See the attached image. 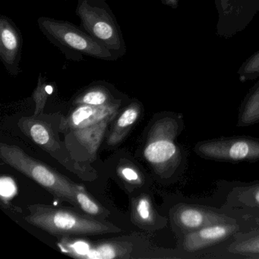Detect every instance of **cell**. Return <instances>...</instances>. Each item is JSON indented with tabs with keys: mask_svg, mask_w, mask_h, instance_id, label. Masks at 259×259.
Returning a JSON list of instances; mask_svg holds the SVG:
<instances>
[{
	"mask_svg": "<svg viewBox=\"0 0 259 259\" xmlns=\"http://www.w3.org/2000/svg\"><path fill=\"white\" fill-rule=\"evenodd\" d=\"M19 126L34 143L51 154L61 149L58 139L51 127L36 116L22 117L19 120Z\"/></svg>",
	"mask_w": 259,
	"mask_h": 259,
	"instance_id": "30bf717a",
	"label": "cell"
},
{
	"mask_svg": "<svg viewBox=\"0 0 259 259\" xmlns=\"http://www.w3.org/2000/svg\"><path fill=\"white\" fill-rule=\"evenodd\" d=\"M119 103L113 102L107 105L94 106L78 104L61 124L63 130L75 131L93 126L102 121L116 116Z\"/></svg>",
	"mask_w": 259,
	"mask_h": 259,
	"instance_id": "9c48e42d",
	"label": "cell"
},
{
	"mask_svg": "<svg viewBox=\"0 0 259 259\" xmlns=\"http://www.w3.org/2000/svg\"><path fill=\"white\" fill-rule=\"evenodd\" d=\"M132 214L135 222L145 226H152L158 220L151 198L147 195L139 197L133 201Z\"/></svg>",
	"mask_w": 259,
	"mask_h": 259,
	"instance_id": "2e32d148",
	"label": "cell"
},
{
	"mask_svg": "<svg viewBox=\"0 0 259 259\" xmlns=\"http://www.w3.org/2000/svg\"><path fill=\"white\" fill-rule=\"evenodd\" d=\"M221 4V6H222L223 10H225L227 9V4L228 3L230 0H218Z\"/></svg>",
	"mask_w": 259,
	"mask_h": 259,
	"instance_id": "603a6c76",
	"label": "cell"
},
{
	"mask_svg": "<svg viewBox=\"0 0 259 259\" xmlns=\"http://www.w3.org/2000/svg\"><path fill=\"white\" fill-rule=\"evenodd\" d=\"M25 221L54 236H95L118 233L119 227L103 220L95 219L69 208H57L44 204L28 207Z\"/></svg>",
	"mask_w": 259,
	"mask_h": 259,
	"instance_id": "6da1fadb",
	"label": "cell"
},
{
	"mask_svg": "<svg viewBox=\"0 0 259 259\" xmlns=\"http://www.w3.org/2000/svg\"><path fill=\"white\" fill-rule=\"evenodd\" d=\"M38 23L48 37L66 48L95 58L112 60L113 54L108 48L70 24L51 19H40Z\"/></svg>",
	"mask_w": 259,
	"mask_h": 259,
	"instance_id": "8992f818",
	"label": "cell"
},
{
	"mask_svg": "<svg viewBox=\"0 0 259 259\" xmlns=\"http://www.w3.org/2000/svg\"><path fill=\"white\" fill-rule=\"evenodd\" d=\"M75 196L80 209L90 216L101 217L107 212V210H104L100 204L90 196L83 186H81L76 189Z\"/></svg>",
	"mask_w": 259,
	"mask_h": 259,
	"instance_id": "d6986e66",
	"label": "cell"
},
{
	"mask_svg": "<svg viewBox=\"0 0 259 259\" xmlns=\"http://www.w3.org/2000/svg\"><path fill=\"white\" fill-rule=\"evenodd\" d=\"M142 107L138 103H133L116 118L107 138V144L116 146L123 141L132 127L136 124L141 115Z\"/></svg>",
	"mask_w": 259,
	"mask_h": 259,
	"instance_id": "8fae6325",
	"label": "cell"
},
{
	"mask_svg": "<svg viewBox=\"0 0 259 259\" xmlns=\"http://www.w3.org/2000/svg\"><path fill=\"white\" fill-rule=\"evenodd\" d=\"M227 248V251L233 255L245 258H257L259 256V230L248 233H237Z\"/></svg>",
	"mask_w": 259,
	"mask_h": 259,
	"instance_id": "4fadbf2b",
	"label": "cell"
},
{
	"mask_svg": "<svg viewBox=\"0 0 259 259\" xmlns=\"http://www.w3.org/2000/svg\"><path fill=\"white\" fill-rule=\"evenodd\" d=\"M257 259H259V256H257Z\"/></svg>",
	"mask_w": 259,
	"mask_h": 259,
	"instance_id": "d4e9b609",
	"label": "cell"
},
{
	"mask_svg": "<svg viewBox=\"0 0 259 259\" xmlns=\"http://www.w3.org/2000/svg\"><path fill=\"white\" fill-rule=\"evenodd\" d=\"M259 122V84L245 98L239 110L237 125L250 126Z\"/></svg>",
	"mask_w": 259,
	"mask_h": 259,
	"instance_id": "9a60e30c",
	"label": "cell"
},
{
	"mask_svg": "<svg viewBox=\"0 0 259 259\" xmlns=\"http://www.w3.org/2000/svg\"><path fill=\"white\" fill-rule=\"evenodd\" d=\"M119 172H120L122 179L126 180L127 182L135 183V184L140 183V176H139V172L133 168L130 167V166H124L120 169Z\"/></svg>",
	"mask_w": 259,
	"mask_h": 259,
	"instance_id": "7402d4cb",
	"label": "cell"
},
{
	"mask_svg": "<svg viewBox=\"0 0 259 259\" xmlns=\"http://www.w3.org/2000/svg\"><path fill=\"white\" fill-rule=\"evenodd\" d=\"M17 193V187L14 181L9 177H2L1 179V196L3 199L13 198Z\"/></svg>",
	"mask_w": 259,
	"mask_h": 259,
	"instance_id": "44dd1931",
	"label": "cell"
},
{
	"mask_svg": "<svg viewBox=\"0 0 259 259\" xmlns=\"http://www.w3.org/2000/svg\"><path fill=\"white\" fill-rule=\"evenodd\" d=\"M183 125L180 116H166L151 128L144 155L161 174H172L180 166L182 155L176 139Z\"/></svg>",
	"mask_w": 259,
	"mask_h": 259,
	"instance_id": "3957f363",
	"label": "cell"
},
{
	"mask_svg": "<svg viewBox=\"0 0 259 259\" xmlns=\"http://www.w3.org/2000/svg\"><path fill=\"white\" fill-rule=\"evenodd\" d=\"M194 151L207 160L231 163L257 161L259 139L248 136L218 138L198 142Z\"/></svg>",
	"mask_w": 259,
	"mask_h": 259,
	"instance_id": "5b68a950",
	"label": "cell"
},
{
	"mask_svg": "<svg viewBox=\"0 0 259 259\" xmlns=\"http://www.w3.org/2000/svg\"><path fill=\"white\" fill-rule=\"evenodd\" d=\"M254 222H255L256 224H259V216L254 219Z\"/></svg>",
	"mask_w": 259,
	"mask_h": 259,
	"instance_id": "cb8c5ba5",
	"label": "cell"
},
{
	"mask_svg": "<svg viewBox=\"0 0 259 259\" xmlns=\"http://www.w3.org/2000/svg\"><path fill=\"white\" fill-rule=\"evenodd\" d=\"M92 247V246H91ZM128 248H125L121 244L104 243L95 248H91L84 258L111 259L116 257H125Z\"/></svg>",
	"mask_w": 259,
	"mask_h": 259,
	"instance_id": "e0dca14e",
	"label": "cell"
},
{
	"mask_svg": "<svg viewBox=\"0 0 259 259\" xmlns=\"http://www.w3.org/2000/svg\"><path fill=\"white\" fill-rule=\"evenodd\" d=\"M0 157L9 166L37 182L57 199L69 202L76 210H79L75 196V191L81 186L71 181L43 162L33 158L16 145L1 144Z\"/></svg>",
	"mask_w": 259,
	"mask_h": 259,
	"instance_id": "7a4b0ae2",
	"label": "cell"
},
{
	"mask_svg": "<svg viewBox=\"0 0 259 259\" xmlns=\"http://www.w3.org/2000/svg\"><path fill=\"white\" fill-rule=\"evenodd\" d=\"M1 55L8 63H14L20 50L19 34L5 19L1 20Z\"/></svg>",
	"mask_w": 259,
	"mask_h": 259,
	"instance_id": "5bb4252c",
	"label": "cell"
},
{
	"mask_svg": "<svg viewBox=\"0 0 259 259\" xmlns=\"http://www.w3.org/2000/svg\"><path fill=\"white\" fill-rule=\"evenodd\" d=\"M170 216L172 224L183 236L207 226L237 222L229 215L196 204H177L171 210Z\"/></svg>",
	"mask_w": 259,
	"mask_h": 259,
	"instance_id": "52a82bcc",
	"label": "cell"
},
{
	"mask_svg": "<svg viewBox=\"0 0 259 259\" xmlns=\"http://www.w3.org/2000/svg\"><path fill=\"white\" fill-rule=\"evenodd\" d=\"M239 74L242 81L254 79L259 76V52L244 63L239 69Z\"/></svg>",
	"mask_w": 259,
	"mask_h": 259,
	"instance_id": "ffe728a7",
	"label": "cell"
},
{
	"mask_svg": "<svg viewBox=\"0 0 259 259\" xmlns=\"http://www.w3.org/2000/svg\"><path fill=\"white\" fill-rule=\"evenodd\" d=\"M239 231L240 226L237 222L207 226L183 236L182 248L186 254H195L224 242Z\"/></svg>",
	"mask_w": 259,
	"mask_h": 259,
	"instance_id": "ba28073f",
	"label": "cell"
},
{
	"mask_svg": "<svg viewBox=\"0 0 259 259\" xmlns=\"http://www.w3.org/2000/svg\"><path fill=\"white\" fill-rule=\"evenodd\" d=\"M77 14L93 38L114 52L123 50L116 21L103 0H78Z\"/></svg>",
	"mask_w": 259,
	"mask_h": 259,
	"instance_id": "277c9868",
	"label": "cell"
},
{
	"mask_svg": "<svg viewBox=\"0 0 259 259\" xmlns=\"http://www.w3.org/2000/svg\"><path fill=\"white\" fill-rule=\"evenodd\" d=\"M226 206L233 208L259 209V183L233 188L227 195Z\"/></svg>",
	"mask_w": 259,
	"mask_h": 259,
	"instance_id": "7c38bea8",
	"label": "cell"
},
{
	"mask_svg": "<svg viewBox=\"0 0 259 259\" xmlns=\"http://www.w3.org/2000/svg\"><path fill=\"white\" fill-rule=\"evenodd\" d=\"M110 92L102 88H94L86 91L75 100V104L102 106L113 103Z\"/></svg>",
	"mask_w": 259,
	"mask_h": 259,
	"instance_id": "ac0fdd59",
	"label": "cell"
}]
</instances>
